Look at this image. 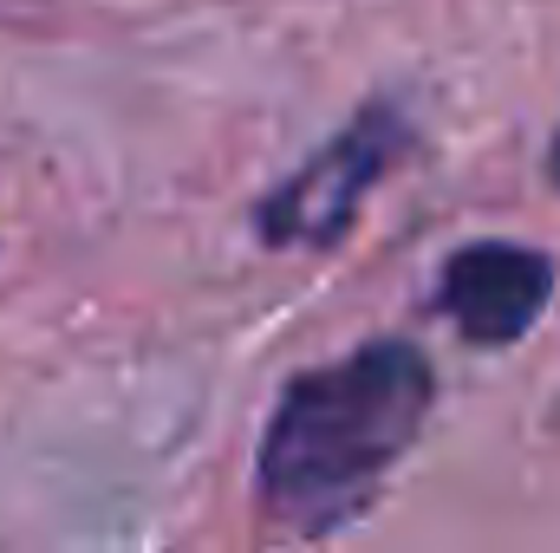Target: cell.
<instances>
[{"instance_id": "cell-1", "label": "cell", "mask_w": 560, "mask_h": 553, "mask_svg": "<svg viewBox=\"0 0 560 553\" xmlns=\"http://www.w3.org/2000/svg\"><path fill=\"white\" fill-rule=\"evenodd\" d=\"M436 404V372L411 339H372L280 391L255 456L261 515L293 534L359 521Z\"/></svg>"}, {"instance_id": "cell-2", "label": "cell", "mask_w": 560, "mask_h": 553, "mask_svg": "<svg viewBox=\"0 0 560 553\" xmlns=\"http://www.w3.org/2000/svg\"><path fill=\"white\" fill-rule=\"evenodd\" d=\"M411 143H418V125H411L405 105L378 98V105L352 111L287 183H275L255 202V235L268 248H332V242H346V228L359 222L372 189L405 163Z\"/></svg>"}, {"instance_id": "cell-3", "label": "cell", "mask_w": 560, "mask_h": 553, "mask_svg": "<svg viewBox=\"0 0 560 553\" xmlns=\"http://www.w3.org/2000/svg\"><path fill=\"white\" fill-rule=\"evenodd\" d=\"M555 299V255L522 242H469L436 274V313L469 345H515Z\"/></svg>"}, {"instance_id": "cell-4", "label": "cell", "mask_w": 560, "mask_h": 553, "mask_svg": "<svg viewBox=\"0 0 560 553\" xmlns=\"http://www.w3.org/2000/svg\"><path fill=\"white\" fill-rule=\"evenodd\" d=\"M548 176H555V189H560V125H555V143H548Z\"/></svg>"}]
</instances>
